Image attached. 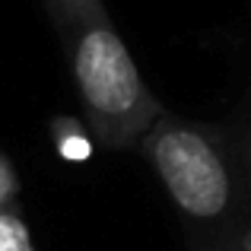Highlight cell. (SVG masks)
I'll use <instances>...</instances> for the list:
<instances>
[{"label": "cell", "mask_w": 251, "mask_h": 251, "mask_svg": "<svg viewBox=\"0 0 251 251\" xmlns=\"http://www.w3.org/2000/svg\"><path fill=\"white\" fill-rule=\"evenodd\" d=\"M42 10L64 48L92 137L108 150L137 147L166 108L118 35L105 0H42Z\"/></svg>", "instance_id": "6da1fadb"}, {"label": "cell", "mask_w": 251, "mask_h": 251, "mask_svg": "<svg viewBox=\"0 0 251 251\" xmlns=\"http://www.w3.org/2000/svg\"><path fill=\"white\" fill-rule=\"evenodd\" d=\"M137 147L175 203L191 251H245L239 175L216 130L166 111Z\"/></svg>", "instance_id": "7a4b0ae2"}, {"label": "cell", "mask_w": 251, "mask_h": 251, "mask_svg": "<svg viewBox=\"0 0 251 251\" xmlns=\"http://www.w3.org/2000/svg\"><path fill=\"white\" fill-rule=\"evenodd\" d=\"M51 143L67 162H83L92 153V130L76 118H54L51 121Z\"/></svg>", "instance_id": "3957f363"}, {"label": "cell", "mask_w": 251, "mask_h": 251, "mask_svg": "<svg viewBox=\"0 0 251 251\" xmlns=\"http://www.w3.org/2000/svg\"><path fill=\"white\" fill-rule=\"evenodd\" d=\"M0 251H35L32 229L19 213V207L0 210Z\"/></svg>", "instance_id": "277c9868"}, {"label": "cell", "mask_w": 251, "mask_h": 251, "mask_svg": "<svg viewBox=\"0 0 251 251\" xmlns=\"http://www.w3.org/2000/svg\"><path fill=\"white\" fill-rule=\"evenodd\" d=\"M16 191H19V181H16V172H13V162L0 153V210L16 207Z\"/></svg>", "instance_id": "5b68a950"}, {"label": "cell", "mask_w": 251, "mask_h": 251, "mask_svg": "<svg viewBox=\"0 0 251 251\" xmlns=\"http://www.w3.org/2000/svg\"><path fill=\"white\" fill-rule=\"evenodd\" d=\"M245 251H251V223H248V229H245Z\"/></svg>", "instance_id": "8992f818"}, {"label": "cell", "mask_w": 251, "mask_h": 251, "mask_svg": "<svg viewBox=\"0 0 251 251\" xmlns=\"http://www.w3.org/2000/svg\"><path fill=\"white\" fill-rule=\"evenodd\" d=\"M248 175H251V150H248Z\"/></svg>", "instance_id": "52a82bcc"}]
</instances>
